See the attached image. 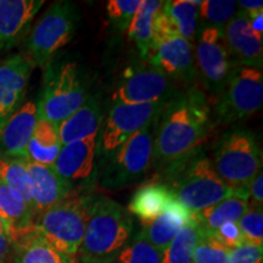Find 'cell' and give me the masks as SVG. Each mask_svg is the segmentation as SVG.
I'll return each instance as SVG.
<instances>
[{"instance_id":"cell-23","label":"cell","mask_w":263,"mask_h":263,"mask_svg":"<svg viewBox=\"0 0 263 263\" xmlns=\"http://www.w3.org/2000/svg\"><path fill=\"white\" fill-rule=\"evenodd\" d=\"M193 221V213L182 203L177 202L172 209L164 212L153 222L143 224V232L151 245L163 254L170 242L184 226Z\"/></svg>"},{"instance_id":"cell-13","label":"cell","mask_w":263,"mask_h":263,"mask_svg":"<svg viewBox=\"0 0 263 263\" xmlns=\"http://www.w3.org/2000/svg\"><path fill=\"white\" fill-rule=\"evenodd\" d=\"M194 58L196 76H199L202 87L212 98L217 99L234 67L227 51L222 33L213 27L203 28Z\"/></svg>"},{"instance_id":"cell-40","label":"cell","mask_w":263,"mask_h":263,"mask_svg":"<svg viewBox=\"0 0 263 263\" xmlns=\"http://www.w3.org/2000/svg\"><path fill=\"white\" fill-rule=\"evenodd\" d=\"M250 26H251L252 31L262 34L263 32V10H258V11L251 12L248 14Z\"/></svg>"},{"instance_id":"cell-41","label":"cell","mask_w":263,"mask_h":263,"mask_svg":"<svg viewBox=\"0 0 263 263\" xmlns=\"http://www.w3.org/2000/svg\"><path fill=\"white\" fill-rule=\"evenodd\" d=\"M236 5L240 10L245 11L246 14H251V12L258 11V10H263V2H257V0H248V2H236Z\"/></svg>"},{"instance_id":"cell-34","label":"cell","mask_w":263,"mask_h":263,"mask_svg":"<svg viewBox=\"0 0 263 263\" xmlns=\"http://www.w3.org/2000/svg\"><path fill=\"white\" fill-rule=\"evenodd\" d=\"M244 242L263 246V210L262 206L250 205L248 211L238 222Z\"/></svg>"},{"instance_id":"cell-33","label":"cell","mask_w":263,"mask_h":263,"mask_svg":"<svg viewBox=\"0 0 263 263\" xmlns=\"http://www.w3.org/2000/svg\"><path fill=\"white\" fill-rule=\"evenodd\" d=\"M230 249L217 240L213 234L202 232L195 246L193 263H227Z\"/></svg>"},{"instance_id":"cell-19","label":"cell","mask_w":263,"mask_h":263,"mask_svg":"<svg viewBox=\"0 0 263 263\" xmlns=\"http://www.w3.org/2000/svg\"><path fill=\"white\" fill-rule=\"evenodd\" d=\"M31 178V196L34 218L71 196L52 166L26 162Z\"/></svg>"},{"instance_id":"cell-9","label":"cell","mask_w":263,"mask_h":263,"mask_svg":"<svg viewBox=\"0 0 263 263\" xmlns=\"http://www.w3.org/2000/svg\"><path fill=\"white\" fill-rule=\"evenodd\" d=\"M263 105V74L261 70L234 66L215 105L216 126H236L254 116Z\"/></svg>"},{"instance_id":"cell-32","label":"cell","mask_w":263,"mask_h":263,"mask_svg":"<svg viewBox=\"0 0 263 263\" xmlns=\"http://www.w3.org/2000/svg\"><path fill=\"white\" fill-rule=\"evenodd\" d=\"M236 2L205 0L199 5V16L207 25L206 27L217 28L223 34L226 26L236 14Z\"/></svg>"},{"instance_id":"cell-11","label":"cell","mask_w":263,"mask_h":263,"mask_svg":"<svg viewBox=\"0 0 263 263\" xmlns=\"http://www.w3.org/2000/svg\"><path fill=\"white\" fill-rule=\"evenodd\" d=\"M176 91L173 81L153 66L134 65L123 71L114 90L112 101L126 105L164 104Z\"/></svg>"},{"instance_id":"cell-29","label":"cell","mask_w":263,"mask_h":263,"mask_svg":"<svg viewBox=\"0 0 263 263\" xmlns=\"http://www.w3.org/2000/svg\"><path fill=\"white\" fill-rule=\"evenodd\" d=\"M202 234V229L194 221L189 222L163 251L162 263H193L195 246Z\"/></svg>"},{"instance_id":"cell-3","label":"cell","mask_w":263,"mask_h":263,"mask_svg":"<svg viewBox=\"0 0 263 263\" xmlns=\"http://www.w3.org/2000/svg\"><path fill=\"white\" fill-rule=\"evenodd\" d=\"M133 233L129 212L110 197H94L83 240L78 249L80 263H115Z\"/></svg>"},{"instance_id":"cell-1","label":"cell","mask_w":263,"mask_h":263,"mask_svg":"<svg viewBox=\"0 0 263 263\" xmlns=\"http://www.w3.org/2000/svg\"><path fill=\"white\" fill-rule=\"evenodd\" d=\"M213 122L205 93L190 85L167 101L155 123L153 162L162 171L201 146Z\"/></svg>"},{"instance_id":"cell-7","label":"cell","mask_w":263,"mask_h":263,"mask_svg":"<svg viewBox=\"0 0 263 263\" xmlns=\"http://www.w3.org/2000/svg\"><path fill=\"white\" fill-rule=\"evenodd\" d=\"M212 163L227 185L248 188L262 168V151L255 134L240 126L230 127L217 141Z\"/></svg>"},{"instance_id":"cell-35","label":"cell","mask_w":263,"mask_h":263,"mask_svg":"<svg viewBox=\"0 0 263 263\" xmlns=\"http://www.w3.org/2000/svg\"><path fill=\"white\" fill-rule=\"evenodd\" d=\"M140 4V0H110L106 11L111 26L120 32L127 31Z\"/></svg>"},{"instance_id":"cell-27","label":"cell","mask_w":263,"mask_h":263,"mask_svg":"<svg viewBox=\"0 0 263 263\" xmlns=\"http://www.w3.org/2000/svg\"><path fill=\"white\" fill-rule=\"evenodd\" d=\"M62 144L59 138L58 127L39 120L35 123L31 139L28 141L26 156L29 162L52 166L60 153Z\"/></svg>"},{"instance_id":"cell-8","label":"cell","mask_w":263,"mask_h":263,"mask_svg":"<svg viewBox=\"0 0 263 263\" xmlns=\"http://www.w3.org/2000/svg\"><path fill=\"white\" fill-rule=\"evenodd\" d=\"M80 22L81 15L74 3L67 0L52 3L34 25L26 42V57L33 67H47L55 55L73 39Z\"/></svg>"},{"instance_id":"cell-17","label":"cell","mask_w":263,"mask_h":263,"mask_svg":"<svg viewBox=\"0 0 263 263\" xmlns=\"http://www.w3.org/2000/svg\"><path fill=\"white\" fill-rule=\"evenodd\" d=\"M38 121L37 104L28 101L9 118L0 132V159L27 161L26 150Z\"/></svg>"},{"instance_id":"cell-37","label":"cell","mask_w":263,"mask_h":263,"mask_svg":"<svg viewBox=\"0 0 263 263\" xmlns=\"http://www.w3.org/2000/svg\"><path fill=\"white\" fill-rule=\"evenodd\" d=\"M212 234L219 242H222L223 245L230 250L244 244V238H242L241 232H240L238 223H224Z\"/></svg>"},{"instance_id":"cell-18","label":"cell","mask_w":263,"mask_h":263,"mask_svg":"<svg viewBox=\"0 0 263 263\" xmlns=\"http://www.w3.org/2000/svg\"><path fill=\"white\" fill-rule=\"evenodd\" d=\"M43 5V0H0V54L22 38Z\"/></svg>"},{"instance_id":"cell-30","label":"cell","mask_w":263,"mask_h":263,"mask_svg":"<svg viewBox=\"0 0 263 263\" xmlns=\"http://www.w3.org/2000/svg\"><path fill=\"white\" fill-rule=\"evenodd\" d=\"M26 162L27 161L24 160L0 159V180L24 197L26 203L33 211L31 178Z\"/></svg>"},{"instance_id":"cell-15","label":"cell","mask_w":263,"mask_h":263,"mask_svg":"<svg viewBox=\"0 0 263 263\" xmlns=\"http://www.w3.org/2000/svg\"><path fill=\"white\" fill-rule=\"evenodd\" d=\"M227 51L233 66H246L262 71V34L252 31L245 11H236L223 31Z\"/></svg>"},{"instance_id":"cell-31","label":"cell","mask_w":263,"mask_h":263,"mask_svg":"<svg viewBox=\"0 0 263 263\" xmlns=\"http://www.w3.org/2000/svg\"><path fill=\"white\" fill-rule=\"evenodd\" d=\"M163 254L151 245L140 230L120 252L115 263H162Z\"/></svg>"},{"instance_id":"cell-38","label":"cell","mask_w":263,"mask_h":263,"mask_svg":"<svg viewBox=\"0 0 263 263\" xmlns=\"http://www.w3.org/2000/svg\"><path fill=\"white\" fill-rule=\"evenodd\" d=\"M263 202V173L262 171L256 174L249 184V203L262 206Z\"/></svg>"},{"instance_id":"cell-39","label":"cell","mask_w":263,"mask_h":263,"mask_svg":"<svg viewBox=\"0 0 263 263\" xmlns=\"http://www.w3.org/2000/svg\"><path fill=\"white\" fill-rule=\"evenodd\" d=\"M14 246L9 236L0 234V263H9L12 258Z\"/></svg>"},{"instance_id":"cell-36","label":"cell","mask_w":263,"mask_h":263,"mask_svg":"<svg viewBox=\"0 0 263 263\" xmlns=\"http://www.w3.org/2000/svg\"><path fill=\"white\" fill-rule=\"evenodd\" d=\"M227 263H263V246L244 242L230 250Z\"/></svg>"},{"instance_id":"cell-12","label":"cell","mask_w":263,"mask_h":263,"mask_svg":"<svg viewBox=\"0 0 263 263\" xmlns=\"http://www.w3.org/2000/svg\"><path fill=\"white\" fill-rule=\"evenodd\" d=\"M97 149L98 136L62 145L52 167L71 195L87 194L97 183Z\"/></svg>"},{"instance_id":"cell-10","label":"cell","mask_w":263,"mask_h":263,"mask_svg":"<svg viewBox=\"0 0 263 263\" xmlns=\"http://www.w3.org/2000/svg\"><path fill=\"white\" fill-rule=\"evenodd\" d=\"M164 104L126 105L114 103L108 110L103 130L98 136V160L118 149L128 138L159 120Z\"/></svg>"},{"instance_id":"cell-28","label":"cell","mask_w":263,"mask_h":263,"mask_svg":"<svg viewBox=\"0 0 263 263\" xmlns=\"http://www.w3.org/2000/svg\"><path fill=\"white\" fill-rule=\"evenodd\" d=\"M200 4L201 2L193 0H168L162 5L164 14L176 26L178 34L190 43L196 34Z\"/></svg>"},{"instance_id":"cell-42","label":"cell","mask_w":263,"mask_h":263,"mask_svg":"<svg viewBox=\"0 0 263 263\" xmlns=\"http://www.w3.org/2000/svg\"><path fill=\"white\" fill-rule=\"evenodd\" d=\"M0 234L9 236V228H8V226H6L4 219L2 218V216H0ZM9 238H10V236H9Z\"/></svg>"},{"instance_id":"cell-25","label":"cell","mask_w":263,"mask_h":263,"mask_svg":"<svg viewBox=\"0 0 263 263\" xmlns=\"http://www.w3.org/2000/svg\"><path fill=\"white\" fill-rule=\"evenodd\" d=\"M249 206V200L245 196L236 194L226 197L224 200L202 211L193 213V219L199 224L202 232L212 234L224 223H238L242 215L248 211Z\"/></svg>"},{"instance_id":"cell-4","label":"cell","mask_w":263,"mask_h":263,"mask_svg":"<svg viewBox=\"0 0 263 263\" xmlns=\"http://www.w3.org/2000/svg\"><path fill=\"white\" fill-rule=\"evenodd\" d=\"M44 70L38 118L58 127L84 104L90 95L89 84L77 62L72 60H52Z\"/></svg>"},{"instance_id":"cell-16","label":"cell","mask_w":263,"mask_h":263,"mask_svg":"<svg viewBox=\"0 0 263 263\" xmlns=\"http://www.w3.org/2000/svg\"><path fill=\"white\" fill-rule=\"evenodd\" d=\"M32 70V62L26 55H11L0 61V132L22 106Z\"/></svg>"},{"instance_id":"cell-14","label":"cell","mask_w":263,"mask_h":263,"mask_svg":"<svg viewBox=\"0 0 263 263\" xmlns=\"http://www.w3.org/2000/svg\"><path fill=\"white\" fill-rule=\"evenodd\" d=\"M147 62L171 81L190 87L196 78L192 43L179 34L168 35L154 43Z\"/></svg>"},{"instance_id":"cell-5","label":"cell","mask_w":263,"mask_h":263,"mask_svg":"<svg viewBox=\"0 0 263 263\" xmlns=\"http://www.w3.org/2000/svg\"><path fill=\"white\" fill-rule=\"evenodd\" d=\"M93 195H71L34 218L33 229L62 254L74 257L82 244L94 201Z\"/></svg>"},{"instance_id":"cell-20","label":"cell","mask_w":263,"mask_h":263,"mask_svg":"<svg viewBox=\"0 0 263 263\" xmlns=\"http://www.w3.org/2000/svg\"><path fill=\"white\" fill-rule=\"evenodd\" d=\"M104 110L100 95L90 94L84 104L58 126L62 145L91 136H99L103 126Z\"/></svg>"},{"instance_id":"cell-24","label":"cell","mask_w":263,"mask_h":263,"mask_svg":"<svg viewBox=\"0 0 263 263\" xmlns=\"http://www.w3.org/2000/svg\"><path fill=\"white\" fill-rule=\"evenodd\" d=\"M12 263H76V258L55 250L34 229L12 241Z\"/></svg>"},{"instance_id":"cell-26","label":"cell","mask_w":263,"mask_h":263,"mask_svg":"<svg viewBox=\"0 0 263 263\" xmlns=\"http://www.w3.org/2000/svg\"><path fill=\"white\" fill-rule=\"evenodd\" d=\"M160 0H141L138 11L127 28L129 41L136 44L141 60H147L154 44V17L162 8Z\"/></svg>"},{"instance_id":"cell-6","label":"cell","mask_w":263,"mask_h":263,"mask_svg":"<svg viewBox=\"0 0 263 263\" xmlns=\"http://www.w3.org/2000/svg\"><path fill=\"white\" fill-rule=\"evenodd\" d=\"M156 122L138 130L114 153L98 160L97 183L101 188H126L145 177L153 164Z\"/></svg>"},{"instance_id":"cell-21","label":"cell","mask_w":263,"mask_h":263,"mask_svg":"<svg viewBox=\"0 0 263 263\" xmlns=\"http://www.w3.org/2000/svg\"><path fill=\"white\" fill-rule=\"evenodd\" d=\"M177 202L168 186L159 182H151L134 193L128 205V212L133 213L145 224L168 211Z\"/></svg>"},{"instance_id":"cell-2","label":"cell","mask_w":263,"mask_h":263,"mask_svg":"<svg viewBox=\"0 0 263 263\" xmlns=\"http://www.w3.org/2000/svg\"><path fill=\"white\" fill-rule=\"evenodd\" d=\"M159 173V180L154 182L168 186L177 201L192 213L202 211L236 194L249 200V186L236 190L227 185L216 173L212 160L202 146L174 161Z\"/></svg>"},{"instance_id":"cell-22","label":"cell","mask_w":263,"mask_h":263,"mask_svg":"<svg viewBox=\"0 0 263 263\" xmlns=\"http://www.w3.org/2000/svg\"><path fill=\"white\" fill-rule=\"evenodd\" d=\"M0 216L9 228V236L14 241L33 229L34 213L16 190L0 180Z\"/></svg>"}]
</instances>
